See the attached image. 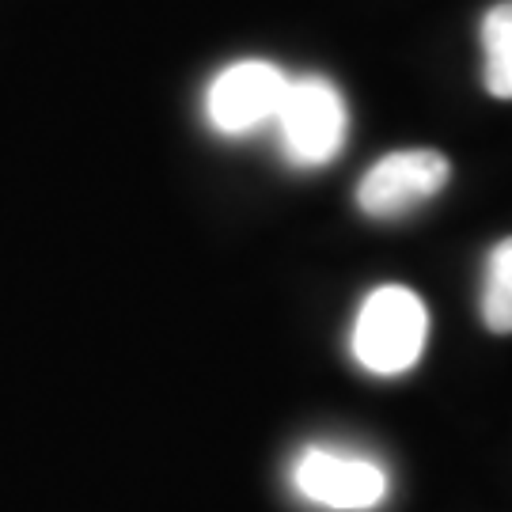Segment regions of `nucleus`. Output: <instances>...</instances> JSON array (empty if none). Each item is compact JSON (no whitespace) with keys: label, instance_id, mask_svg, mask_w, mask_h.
I'll return each instance as SVG.
<instances>
[{"label":"nucleus","instance_id":"423d86ee","mask_svg":"<svg viewBox=\"0 0 512 512\" xmlns=\"http://www.w3.org/2000/svg\"><path fill=\"white\" fill-rule=\"evenodd\" d=\"M482 50H486V92L494 99H512V0L494 4L482 19Z\"/></svg>","mask_w":512,"mask_h":512},{"label":"nucleus","instance_id":"7ed1b4c3","mask_svg":"<svg viewBox=\"0 0 512 512\" xmlns=\"http://www.w3.org/2000/svg\"><path fill=\"white\" fill-rule=\"evenodd\" d=\"M444 183H448V156H440L433 148L391 152L365 171V179L357 186V205L368 217H403L421 202L437 198Z\"/></svg>","mask_w":512,"mask_h":512},{"label":"nucleus","instance_id":"f03ea898","mask_svg":"<svg viewBox=\"0 0 512 512\" xmlns=\"http://www.w3.org/2000/svg\"><path fill=\"white\" fill-rule=\"evenodd\" d=\"M285 148L300 164H330L346 145V103L323 76L289 80L285 103L277 110Z\"/></svg>","mask_w":512,"mask_h":512},{"label":"nucleus","instance_id":"0eeeda50","mask_svg":"<svg viewBox=\"0 0 512 512\" xmlns=\"http://www.w3.org/2000/svg\"><path fill=\"white\" fill-rule=\"evenodd\" d=\"M482 319L494 334H512V236L490 251L486 289H482Z\"/></svg>","mask_w":512,"mask_h":512},{"label":"nucleus","instance_id":"20e7f679","mask_svg":"<svg viewBox=\"0 0 512 512\" xmlns=\"http://www.w3.org/2000/svg\"><path fill=\"white\" fill-rule=\"evenodd\" d=\"M289 92V76L270 61H236L209 88V118L220 133H247L277 118Z\"/></svg>","mask_w":512,"mask_h":512},{"label":"nucleus","instance_id":"39448f33","mask_svg":"<svg viewBox=\"0 0 512 512\" xmlns=\"http://www.w3.org/2000/svg\"><path fill=\"white\" fill-rule=\"evenodd\" d=\"M293 478L300 494L327 509H372L387 494V478L376 463L330 448H308L296 459Z\"/></svg>","mask_w":512,"mask_h":512},{"label":"nucleus","instance_id":"f257e3e1","mask_svg":"<svg viewBox=\"0 0 512 512\" xmlns=\"http://www.w3.org/2000/svg\"><path fill=\"white\" fill-rule=\"evenodd\" d=\"M425 330H429V315L418 296L403 285H384L368 296L357 315L353 357L376 376L406 372L421 357Z\"/></svg>","mask_w":512,"mask_h":512}]
</instances>
